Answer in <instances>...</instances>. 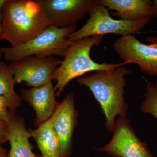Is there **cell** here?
I'll return each mask as SVG.
<instances>
[{
	"label": "cell",
	"instance_id": "obj_8",
	"mask_svg": "<svg viewBox=\"0 0 157 157\" xmlns=\"http://www.w3.org/2000/svg\"><path fill=\"white\" fill-rule=\"evenodd\" d=\"M113 137L108 144L98 150L112 157H155L145 143L140 141L126 117L115 120Z\"/></svg>",
	"mask_w": 157,
	"mask_h": 157
},
{
	"label": "cell",
	"instance_id": "obj_3",
	"mask_svg": "<svg viewBox=\"0 0 157 157\" xmlns=\"http://www.w3.org/2000/svg\"><path fill=\"white\" fill-rule=\"evenodd\" d=\"M103 36H95L73 42L66 51L64 59L55 70L52 79L56 81L54 86L56 96L59 97L67 85L74 78L90 72L112 70L118 67L128 65V62L118 64L98 63L93 60L90 54L94 46L100 45Z\"/></svg>",
	"mask_w": 157,
	"mask_h": 157
},
{
	"label": "cell",
	"instance_id": "obj_20",
	"mask_svg": "<svg viewBox=\"0 0 157 157\" xmlns=\"http://www.w3.org/2000/svg\"><path fill=\"white\" fill-rule=\"evenodd\" d=\"M153 11L154 17H157V0H154L153 1Z\"/></svg>",
	"mask_w": 157,
	"mask_h": 157
},
{
	"label": "cell",
	"instance_id": "obj_9",
	"mask_svg": "<svg viewBox=\"0 0 157 157\" xmlns=\"http://www.w3.org/2000/svg\"><path fill=\"white\" fill-rule=\"evenodd\" d=\"M113 48L124 62L136 64L142 72L157 76V44L146 45L129 35L117 39Z\"/></svg>",
	"mask_w": 157,
	"mask_h": 157
},
{
	"label": "cell",
	"instance_id": "obj_22",
	"mask_svg": "<svg viewBox=\"0 0 157 157\" xmlns=\"http://www.w3.org/2000/svg\"><path fill=\"white\" fill-rule=\"evenodd\" d=\"M147 40L149 43L157 44V36L147 37Z\"/></svg>",
	"mask_w": 157,
	"mask_h": 157
},
{
	"label": "cell",
	"instance_id": "obj_2",
	"mask_svg": "<svg viewBox=\"0 0 157 157\" xmlns=\"http://www.w3.org/2000/svg\"><path fill=\"white\" fill-rule=\"evenodd\" d=\"M3 12V40L11 47L25 44L50 26L36 0H7Z\"/></svg>",
	"mask_w": 157,
	"mask_h": 157
},
{
	"label": "cell",
	"instance_id": "obj_26",
	"mask_svg": "<svg viewBox=\"0 0 157 157\" xmlns=\"http://www.w3.org/2000/svg\"></svg>",
	"mask_w": 157,
	"mask_h": 157
},
{
	"label": "cell",
	"instance_id": "obj_12",
	"mask_svg": "<svg viewBox=\"0 0 157 157\" xmlns=\"http://www.w3.org/2000/svg\"><path fill=\"white\" fill-rule=\"evenodd\" d=\"M108 10L116 11L114 15L120 19L135 21L153 17V2L150 0H98Z\"/></svg>",
	"mask_w": 157,
	"mask_h": 157
},
{
	"label": "cell",
	"instance_id": "obj_23",
	"mask_svg": "<svg viewBox=\"0 0 157 157\" xmlns=\"http://www.w3.org/2000/svg\"><path fill=\"white\" fill-rule=\"evenodd\" d=\"M3 40V29L2 25H0V41Z\"/></svg>",
	"mask_w": 157,
	"mask_h": 157
},
{
	"label": "cell",
	"instance_id": "obj_25",
	"mask_svg": "<svg viewBox=\"0 0 157 157\" xmlns=\"http://www.w3.org/2000/svg\"><path fill=\"white\" fill-rule=\"evenodd\" d=\"M155 86L157 90V80L156 81L155 85Z\"/></svg>",
	"mask_w": 157,
	"mask_h": 157
},
{
	"label": "cell",
	"instance_id": "obj_21",
	"mask_svg": "<svg viewBox=\"0 0 157 157\" xmlns=\"http://www.w3.org/2000/svg\"><path fill=\"white\" fill-rule=\"evenodd\" d=\"M0 144V157H8L7 151Z\"/></svg>",
	"mask_w": 157,
	"mask_h": 157
},
{
	"label": "cell",
	"instance_id": "obj_24",
	"mask_svg": "<svg viewBox=\"0 0 157 157\" xmlns=\"http://www.w3.org/2000/svg\"><path fill=\"white\" fill-rule=\"evenodd\" d=\"M3 56V54L1 52V51H0V61H1V59L2 58V57Z\"/></svg>",
	"mask_w": 157,
	"mask_h": 157
},
{
	"label": "cell",
	"instance_id": "obj_1",
	"mask_svg": "<svg viewBox=\"0 0 157 157\" xmlns=\"http://www.w3.org/2000/svg\"><path fill=\"white\" fill-rule=\"evenodd\" d=\"M132 72L121 66L112 70L95 71L77 79L79 84L89 88L101 105L109 132L113 131L117 116H126L128 106L124 98V89L126 86L125 77Z\"/></svg>",
	"mask_w": 157,
	"mask_h": 157
},
{
	"label": "cell",
	"instance_id": "obj_14",
	"mask_svg": "<svg viewBox=\"0 0 157 157\" xmlns=\"http://www.w3.org/2000/svg\"><path fill=\"white\" fill-rule=\"evenodd\" d=\"M28 131L36 141L42 157H62L59 140L50 118L36 129Z\"/></svg>",
	"mask_w": 157,
	"mask_h": 157
},
{
	"label": "cell",
	"instance_id": "obj_19",
	"mask_svg": "<svg viewBox=\"0 0 157 157\" xmlns=\"http://www.w3.org/2000/svg\"><path fill=\"white\" fill-rule=\"evenodd\" d=\"M7 0H0V25H2L3 20V8Z\"/></svg>",
	"mask_w": 157,
	"mask_h": 157
},
{
	"label": "cell",
	"instance_id": "obj_11",
	"mask_svg": "<svg viewBox=\"0 0 157 157\" xmlns=\"http://www.w3.org/2000/svg\"><path fill=\"white\" fill-rule=\"evenodd\" d=\"M56 97L52 82L39 87L21 90V99L32 106L36 112V117L34 124L37 128L51 117L59 104Z\"/></svg>",
	"mask_w": 157,
	"mask_h": 157
},
{
	"label": "cell",
	"instance_id": "obj_18",
	"mask_svg": "<svg viewBox=\"0 0 157 157\" xmlns=\"http://www.w3.org/2000/svg\"><path fill=\"white\" fill-rule=\"evenodd\" d=\"M9 131L7 122L0 121V144L2 145L8 141Z\"/></svg>",
	"mask_w": 157,
	"mask_h": 157
},
{
	"label": "cell",
	"instance_id": "obj_17",
	"mask_svg": "<svg viewBox=\"0 0 157 157\" xmlns=\"http://www.w3.org/2000/svg\"><path fill=\"white\" fill-rule=\"evenodd\" d=\"M12 114L9 111L8 101L6 98L0 96V121H8Z\"/></svg>",
	"mask_w": 157,
	"mask_h": 157
},
{
	"label": "cell",
	"instance_id": "obj_4",
	"mask_svg": "<svg viewBox=\"0 0 157 157\" xmlns=\"http://www.w3.org/2000/svg\"><path fill=\"white\" fill-rule=\"evenodd\" d=\"M76 29V24L65 28L50 25L25 44L15 47H2L0 51L5 59L11 63L31 56H64L66 51L73 42L67 37L74 33Z\"/></svg>",
	"mask_w": 157,
	"mask_h": 157
},
{
	"label": "cell",
	"instance_id": "obj_6",
	"mask_svg": "<svg viewBox=\"0 0 157 157\" xmlns=\"http://www.w3.org/2000/svg\"><path fill=\"white\" fill-rule=\"evenodd\" d=\"M49 24L59 28L69 27L89 14L98 0H36Z\"/></svg>",
	"mask_w": 157,
	"mask_h": 157
},
{
	"label": "cell",
	"instance_id": "obj_16",
	"mask_svg": "<svg viewBox=\"0 0 157 157\" xmlns=\"http://www.w3.org/2000/svg\"><path fill=\"white\" fill-rule=\"evenodd\" d=\"M144 101L140 106V110L144 113H149L157 119V90L151 82L147 83Z\"/></svg>",
	"mask_w": 157,
	"mask_h": 157
},
{
	"label": "cell",
	"instance_id": "obj_5",
	"mask_svg": "<svg viewBox=\"0 0 157 157\" xmlns=\"http://www.w3.org/2000/svg\"><path fill=\"white\" fill-rule=\"evenodd\" d=\"M89 15L86 23L68 36L67 39L73 42L87 37L108 34L120 35L121 37L135 35L143 29L152 19V17H147L135 21L113 19L108 9L99 3Z\"/></svg>",
	"mask_w": 157,
	"mask_h": 157
},
{
	"label": "cell",
	"instance_id": "obj_7",
	"mask_svg": "<svg viewBox=\"0 0 157 157\" xmlns=\"http://www.w3.org/2000/svg\"><path fill=\"white\" fill-rule=\"evenodd\" d=\"M62 63L54 57H26L11 63L9 68L17 83L25 82L29 87H38L51 82L55 70Z\"/></svg>",
	"mask_w": 157,
	"mask_h": 157
},
{
	"label": "cell",
	"instance_id": "obj_15",
	"mask_svg": "<svg viewBox=\"0 0 157 157\" xmlns=\"http://www.w3.org/2000/svg\"><path fill=\"white\" fill-rule=\"evenodd\" d=\"M16 83L9 65L0 61V96L6 98L9 104V111L12 114L21 105L22 99L15 92Z\"/></svg>",
	"mask_w": 157,
	"mask_h": 157
},
{
	"label": "cell",
	"instance_id": "obj_10",
	"mask_svg": "<svg viewBox=\"0 0 157 157\" xmlns=\"http://www.w3.org/2000/svg\"><path fill=\"white\" fill-rule=\"evenodd\" d=\"M78 114L74 105V94L70 93L57 107L50 118L60 145L62 157H68L73 148V136Z\"/></svg>",
	"mask_w": 157,
	"mask_h": 157
},
{
	"label": "cell",
	"instance_id": "obj_13",
	"mask_svg": "<svg viewBox=\"0 0 157 157\" xmlns=\"http://www.w3.org/2000/svg\"><path fill=\"white\" fill-rule=\"evenodd\" d=\"M7 122L10 144L8 157H37L33 151L29 140L31 135L26 128L23 118L15 113Z\"/></svg>",
	"mask_w": 157,
	"mask_h": 157
}]
</instances>
